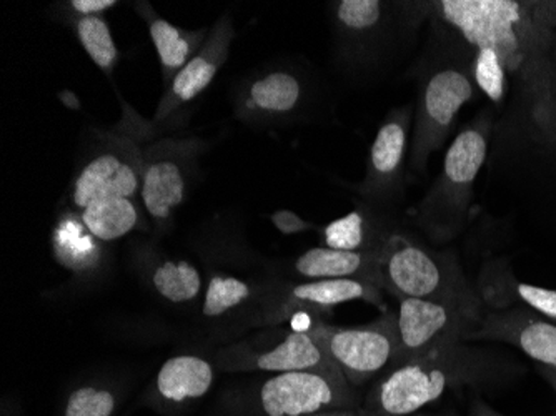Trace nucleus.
Here are the masks:
<instances>
[{
  "mask_svg": "<svg viewBox=\"0 0 556 416\" xmlns=\"http://www.w3.org/2000/svg\"><path fill=\"white\" fill-rule=\"evenodd\" d=\"M418 5L470 49L495 50L507 77L520 86L536 136L556 150V2L439 0Z\"/></svg>",
  "mask_w": 556,
  "mask_h": 416,
  "instance_id": "1",
  "label": "nucleus"
},
{
  "mask_svg": "<svg viewBox=\"0 0 556 416\" xmlns=\"http://www.w3.org/2000/svg\"><path fill=\"white\" fill-rule=\"evenodd\" d=\"M496 368L498 363L490 353L467 342L452 343L408 360L378 378L362 406L378 416H410L450 390L489 381Z\"/></svg>",
  "mask_w": 556,
  "mask_h": 416,
  "instance_id": "2",
  "label": "nucleus"
},
{
  "mask_svg": "<svg viewBox=\"0 0 556 416\" xmlns=\"http://www.w3.org/2000/svg\"><path fill=\"white\" fill-rule=\"evenodd\" d=\"M490 130L489 114L478 115L462 128L446 150L432 189L415 206V222L433 242H450L464 231L475 181L489 157Z\"/></svg>",
  "mask_w": 556,
  "mask_h": 416,
  "instance_id": "3",
  "label": "nucleus"
},
{
  "mask_svg": "<svg viewBox=\"0 0 556 416\" xmlns=\"http://www.w3.org/2000/svg\"><path fill=\"white\" fill-rule=\"evenodd\" d=\"M377 283L396 300L420 299L483 306L452 253L433 252L400 231L378 249Z\"/></svg>",
  "mask_w": 556,
  "mask_h": 416,
  "instance_id": "4",
  "label": "nucleus"
},
{
  "mask_svg": "<svg viewBox=\"0 0 556 416\" xmlns=\"http://www.w3.org/2000/svg\"><path fill=\"white\" fill-rule=\"evenodd\" d=\"M473 52L465 47L450 58L437 59L421 74L418 102L412 128L408 165L425 172L432 153L445 143L462 109L477 99Z\"/></svg>",
  "mask_w": 556,
  "mask_h": 416,
  "instance_id": "5",
  "label": "nucleus"
},
{
  "mask_svg": "<svg viewBox=\"0 0 556 416\" xmlns=\"http://www.w3.org/2000/svg\"><path fill=\"white\" fill-rule=\"evenodd\" d=\"M215 367L229 374H287L332 370L336 363L325 352L311 327L261 328L242 340L222 346L214 355Z\"/></svg>",
  "mask_w": 556,
  "mask_h": 416,
  "instance_id": "6",
  "label": "nucleus"
},
{
  "mask_svg": "<svg viewBox=\"0 0 556 416\" xmlns=\"http://www.w3.org/2000/svg\"><path fill=\"white\" fill-rule=\"evenodd\" d=\"M308 327L353 388L377 381L399 365V327L392 310L357 327H337L325 320Z\"/></svg>",
  "mask_w": 556,
  "mask_h": 416,
  "instance_id": "7",
  "label": "nucleus"
},
{
  "mask_svg": "<svg viewBox=\"0 0 556 416\" xmlns=\"http://www.w3.org/2000/svg\"><path fill=\"white\" fill-rule=\"evenodd\" d=\"M346 302H367L382 312L389 310L382 289L367 280L265 281L254 327H277L299 317H308L314 324Z\"/></svg>",
  "mask_w": 556,
  "mask_h": 416,
  "instance_id": "8",
  "label": "nucleus"
},
{
  "mask_svg": "<svg viewBox=\"0 0 556 416\" xmlns=\"http://www.w3.org/2000/svg\"><path fill=\"white\" fill-rule=\"evenodd\" d=\"M361 396L339 368L268 375L252 392L255 416H307L333 408H358Z\"/></svg>",
  "mask_w": 556,
  "mask_h": 416,
  "instance_id": "9",
  "label": "nucleus"
},
{
  "mask_svg": "<svg viewBox=\"0 0 556 416\" xmlns=\"http://www.w3.org/2000/svg\"><path fill=\"white\" fill-rule=\"evenodd\" d=\"M483 306L437 300H399L396 327L400 337L399 365L452 343L465 342L477 327ZM396 365V367H399Z\"/></svg>",
  "mask_w": 556,
  "mask_h": 416,
  "instance_id": "10",
  "label": "nucleus"
},
{
  "mask_svg": "<svg viewBox=\"0 0 556 416\" xmlns=\"http://www.w3.org/2000/svg\"><path fill=\"white\" fill-rule=\"evenodd\" d=\"M143 150L127 137H109L80 165L72 180L68 202L72 211L83 212L102 199H134L142 187Z\"/></svg>",
  "mask_w": 556,
  "mask_h": 416,
  "instance_id": "11",
  "label": "nucleus"
},
{
  "mask_svg": "<svg viewBox=\"0 0 556 416\" xmlns=\"http://www.w3.org/2000/svg\"><path fill=\"white\" fill-rule=\"evenodd\" d=\"M195 155V140H161L143 150L140 197L155 227H167L186 200Z\"/></svg>",
  "mask_w": 556,
  "mask_h": 416,
  "instance_id": "12",
  "label": "nucleus"
},
{
  "mask_svg": "<svg viewBox=\"0 0 556 416\" xmlns=\"http://www.w3.org/2000/svg\"><path fill=\"white\" fill-rule=\"evenodd\" d=\"M414 117V105H402L380 124L368 153L367 174L358 186L365 199L387 202L399 196L410 155Z\"/></svg>",
  "mask_w": 556,
  "mask_h": 416,
  "instance_id": "13",
  "label": "nucleus"
},
{
  "mask_svg": "<svg viewBox=\"0 0 556 416\" xmlns=\"http://www.w3.org/2000/svg\"><path fill=\"white\" fill-rule=\"evenodd\" d=\"M465 342H500L515 346L542 367L556 370V324L527 306L483 308Z\"/></svg>",
  "mask_w": 556,
  "mask_h": 416,
  "instance_id": "14",
  "label": "nucleus"
},
{
  "mask_svg": "<svg viewBox=\"0 0 556 416\" xmlns=\"http://www.w3.org/2000/svg\"><path fill=\"white\" fill-rule=\"evenodd\" d=\"M236 39V29L229 15L218 18L208 30L207 40L202 49L190 59L189 64L175 75V79L165 87V93L155 111V122H164L177 109L195 100L214 80L222 65L229 59L230 46Z\"/></svg>",
  "mask_w": 556,
  "mask_h": 416,
  "instance_id": "15",
  "label": "nucleus"
},
{
  "mask_svg": "<svg viewBox=\"0 0 556 416\" xmlns=\"http://www.w3.org/2000/svg\"><path fill=\"white\" fill-rule=\"evenodd\" d=\"M307 83L292 68H271L252 75L237 97V114L250 122H277L302 111Z\"/></svg>",
  "mask_w": 556,
  "mask_h": 416,
  "instance_id": "16",
  "label": "nucleus"
},
{
  "mask_svg": "<svg viewBox=\"0 0 556 416\" xmlns=\"http://www.w3.org/2000/svg\"><path fill=\"white\" fill-rule=\"evenodd\" d=\"M332 21L340 49L346 58H371L386 46L395 24L396 5L383 0L333 2Z\"/></svg>",
  "mask_w": 556,
  "mask_h": 416,
  "instance_id": "17",
  "label": "nucleus"
},
{
  "mask_svg": "<svg viewBox=\"0 0 556 416\" xmlns=\"http://www.w3.org/2000/svg\"><path fill=\"white\" fill-rule=\"evenodd\" d=\"M215 381V363L200 355L168 358L147 390V402L161 409L180 408L211 392Z\"/></svg>",
  "mask_w": 556,
  "mask_h": 416,
  "instance_id": "18",
  "label": "nucleus"
},
{
  "mask_svg": "<svg viewBox=\"0 0 556 416\" xmlns=\"http://www.w3.org/2000/svg\"><path fill=\"white\" fill-rule=\"evenodd\" d=\"M478 295L489 308H508L521 305L533 310L556 324V290L523 283L511 275L503 260H492L483 265L478 278Z\"/></svg>",
  "mask_w": 556,
  "mask_h": 416,
  "instance_id": "19",
  "label": "nucleus"
},
{
  "mask_svg": "<svg viewBox=\"0 0 556 416\" xmlns=\"http://www.w3.org/2000/svg\"><path fill=\"white\" fill-rule=\"evenodd\" d=\"M290 278L296 280H367L377 285L378 249L365 252L317 247L296 256L290 264Z\"/></svg>",
  "mask_w": 556,
  "mask_h": 416,
  "instance_id": "20",
  "label": "nucleus"
},
{
  "mask_svg": "<svg viewBox=\"0 0 556 416\" xmlns=\"http://www.w3.org/2000/svg\"><path fill=\"white\" fill-rule=\"evenodd\" d=\"M137 14L146 21L149 27L150 39L154 42L161 59L162 74H164L165 87L175 79L190 59L202 49L208 33L205 29L186 30L170 24L152 9L149 2H137L134 5Z\"/></svg>",
  "mask_w": 556,
  "mask_h": 416,
  "instance_id": "21",
  "label": "nucleus"
},
{
  "mask_svg": "<svg viewBox=\"0 0 556 416\" xmlns=\"http://www.w3.org/2000/svg\"><path fill=\"white\" fill-rule=\"evenodd\" d=\"M264 289L265 281L255 283L233 275H212L204 293L202 315L208 320H217L232 312L245 310L249 314V327H254Z\"/></svg>",
  "mask_w": 556,
  "mask_h": 416,
  "instance_id": "22",
  "label": "nucleus"
},
{
  "mask_svg": "<svg viewBox=\"0 0 556 416\" xmlns=\"http://www.w3.org/2000/svg\"><path fill=\"white\" fill-rule=\"evenodd\" d=\"M84 228L100 242H114L129 236L140 225V212L136 200L102 199L96 200L79 214Z\"/></svg>",
  "mask_w": 556,
  "mask_h": 416,
  "instance_id": "23",
  "label": "nucleus"
},
{
  "mask_svg": "<svg viewBox=\"0 0 556 416\" xmlns=\"http://www.w3.org/2000/svg\"><path fill=\"white\" fill-rule=\"evenodd\" d=\"M392 231H383L365 209L350 212L321 228L324 245L346 252L377 250Z\"/></svg>",
  "mask_w": 556,
  "mask_h": 416,
  "instance_id": "24",
  "label": "nucleus"
},
{
  "mask_svg": "<svg viewBox=\"0 0 556 416\" xmlns=\"http://www.w3.org/2000/svg\"><path fill=\"white\" fill-rule=\"evenodd\" d=\"M149 281L165 302L179 306L195 302L204 289L199 268L182 259L157 260L150 267Z\"/></svg>",
  "mask_w": 556,
  "mask_h": 416,
  "instance_id": "25",
  "label": "nucleus"
},
{
  "mask_svg": "<svg viewBox=\"0 0 556 416\" xmlns=\"http://www.w3.org/2000/svg\"><path fill=\"white\" fill-rule=\"evenodd\" d=\"M122 392L108 381H84L68 390L59 416H115L121 408Z\"/></svg>",
  "mask_w": 556,
  "mask_h": 416,
  "instance_id": "26",
  "label": "nucleus"
},
{
  "mask_svg": "<svg viewBox=\"0 0 556 416\" xmlns=\"http://www.w3.org/2000/svg\"><path fill=\"white\" fill-rule=\"evenodd\" d=\"M75 34L93 64L111 74L118 62V49L104 17L75 18Z\"/></svg>",
  "mask_w": 556,
  "mask_h": 416,
  "instance_id": "27",
  "label": "nucleus"
},
{
  "mask_svg": "<svg viewBox=\"0 0 556 416\" xmlns=\"http://www.w3.org/2000/svg\"><path fill=\"white\" fill-rule=\"evenodd\" d=\"M473 52V79L478 90L492 102L498 103L507 92V72L500 62L498 54L490 47H471Z\"/></svg>",
  "mask_w": 556,
  "mask_h": 416,
  "instance_id": "28",
  "label": "nucleus"
},
{
  "mask_svg": "<svg viewBox=\"0 0 556 416\" xmlns=\"http://www.w3.org/2000/svg\"><path fill=\"white\" fill-rule=\"evenodd\" d=\"M118 5L117 0H72L67 2L68 11L77 18L102 17L104 12Z\"/></svg>",
  "mask_w": 556,
  "mask_h": 416,
  "instance_id": "29",
  "label": "nucleus"
},
{
  "mask_svg": "<svg viewBox=\"0 0 556 416\" xmlns=\"http://www.w3.org/2000/svg\"><path fill=\"white\" fill-rule=\"evenodd\" d=\"M271 220H274L275 227L282 231V234H300V231H307L315 228L314 225L302 220L299 215L292 214V212H277V214L271 217Z\"/></svg>",
  "mask_w": 556,
  "mask_h": 416,
  "instance_id": "30",
  "label": "nucleus"
},
{
  "mask_svg": "<svg viewBox=\"0 0 556 416\" xmlns=\"http://www.w3.org/2000/svg\"><path fill=\"white\" fill-rule=\"evenodd\" d=\"M362 413H364V406H358V408L324 409V412L312 413V415L307 416H362Z\"/></svg>",
  "mask_w": 556,
  "mask_h": 416,
  "instance_id": "31",
  "label": "nucleus"
},
{
  "mask_svg": "<svg viewBox=\"0 0 556 416\" xmlns=\"http://www.w3.org/2000/svg\"><path fill=\"white\" fill-rule=\"evenodd\" d=\"M470 416H505L502 413L495 412L489 403L483 400H475L470 408Z\"/></svg>",
  "mask_w": 556,
  "mask_h": 416,
  "instance_id": "32",
  "label": "nucleus"
},
{
  "mask_svg": "<svg viewBox=\"0 0 556 416\" xmlns=\"http://www.w3.org/2000/svg\"><path fill=\"white\" fill-rule=\"evenodd\" d=\"M543 378H546L549 385H552L553 390L556 392V370L555 368H546L542 367Z\"/></svg>",
  "mask_w": 556,
  "mask_h": 416,
  "instance_id": "33",
  "label": "nucleus"
},
{
  "mask_svg": "<svg viewBox=\"0 0 556 416\" xmlns=\"http://www.w3.org/2000/svg\"><path fill=\"white\" fill-rule=\"evenodd\" d=\"M362 416H378V415H375V413L368 412V409L364 408V413H362Z\"/></svg>",
  "mask_w": 556,
  "mask_h": 416,
  "instance_id": "34",
  "label": "nucleus"
},
{
  "mask_svg": "<svg viewBox=\"0 0 556 416\" xmlns=\"http://www.w3.org/2000/svg\"><path fill=\"white\" fill-rule=\"evenodd\" d=\"M415 416H455V415H415Z\"/></svg>",
  "mask_w": 556,
  "mask_h": 416,
  "instance_id": "35",
  "label": "nucleus"
}]
</instances>
